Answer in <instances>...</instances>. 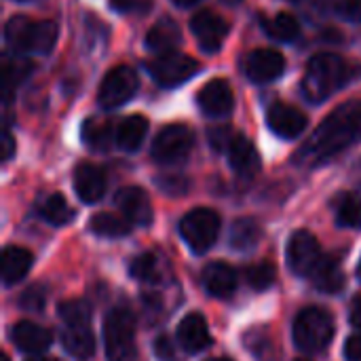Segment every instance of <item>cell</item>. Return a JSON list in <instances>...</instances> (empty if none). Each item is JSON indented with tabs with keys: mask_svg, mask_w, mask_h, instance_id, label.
Returning <instances> with one entry per match:
<instances>
[{
	"mask_svg": "<svg viewBox=\"0 0 361 361\" xmlns=\"http://www.w3.org/2000/svg\"><path fill=\"white\" fill-rule=\"evenodd\" d=\"M357 142H361V99H351L338 106L313 131V135L294 154V161L302 167H315Z\"/></svg>",
	"mask_w": 361,
	"mask_h": 361,
	"instance_id": "6da1fadb",
	"label": "cell"
},
{
	"mask_svg": "<svg viewBox=\"0 0 361 361\" xmlns=\"http://www.w3.org/2000/svg\"><path fill=\"white\" fill-rule=\"evenodd\" d=\"M349 76L351 68L341 55L319 53L307 66V72L302 76V93L313 104H319L334 95L349 80Z\"/></svg>",
	"mask_w": 361,
	"mask_h": 361,
	"instance_id": "7a4b0ae2",
	"label": "cell"
},
{
	"mask_svg": "<svg viewBox=\"0 0 361 361\" xmlns=\"http://www.w3.org/2000/svg\"><path fill=\"white\" fill-rule=\"evenodd\" d=\"M4 40L15 53H49L57 40V25L53 21H32L25 15H15L6 21Z\"/></svg>",
	"mask_w": 361,
	"mask_h": 361,
	"instance_id": "3957f363",
	"label": "cell"
},
{
	"mask_svg": "<svg viewBox=\"0 0 361 361\" xmlns=\"http://www.w3.org/2000/svg\"><path fill=\"white\" fill-rule=\"evenodd\" d=\"M334 336V322L326 309L309 307L294 322V343L305 353H322Z\"/></svg>",
	"mask_w": 361,
	"mask_h": 361,
	"instance_id": "277c9868",
	"label": "cell"
},
{
	"mask_svg": "<svg viewBox=\"0 0 361 361\" xmlns=\"http://www.w3.org/2000/svg\"><path fill=\"white\" fill-rule=\"evenodd\" d=\"M104 345L110 361L135 357V319L127 309H112L104 326Z\"/></svg>",
	"mask_w": 361,
	"mask_h": 361,
	"instance_id": "5b68a950",
	"label": "cell"
},
{
	"mask_svg": "<svg viewBox=\"0 0 361 361\" xmlns=\"http://www.w3.org/2000/svg\"><path fill=\"white\" fill-rule=\"evenodd\" d=\"M180 233L184 237V241L188 243V247L197 254L207 252L220 233V216L209 209V207H197L190 214L184 216L182 224H180Z\"/></svg>",
	"mask_w": 361,
	"mask_h": 361,
	"instance_id": "8992f818",
	"label": "cell"
},
{
	"mask_svg": "<svg viewBox=\"0 0 361 361\" xmlns=\"http://www.w3.org/2000/svg\"><path fill=\"white\" fill-rule=\"evenodd\" d=\"M195 146V135L190 131V127L182 125V123H176V125H169L165 129H161V133L154 137L152 142V159L157 163H180L184 161L190 150Z\"/></svg>",
	"mask_w": 361,
	"mask_h": 361,
	"instance_id": "52a82bcc",
	"label": "cell"
},
{
	"mask_svg": "<svg viewBox=\"0 0 361 361\" xmlns=\"http://www.w3.org/2000/svg\"><path fill=\"white\" fill-rule=\"evenodd\" d=\"M199 70H201V66L197 59L182 55L178 51L159 55L157 59H152L148 63V72L163 87H178V85L186 82L188 78H192Z\"/></svg>",
	"mask_w": 361,
	"mask_h": 361,
	"instance_id": "ba28073f",
	"label": "cell"
},
{
	"mask_svg": "<svg viewBox=\"0 0 361 361\" xmlns=\"http://www.w3.org/2000/svg\"><path fill=\"white\" fill-rule=\"evenodd\" d=\"M135 91H137V74H135V70L129 68V66H116L104 76V80L99 85L97 99H99L102 108L114 110V108L127 104L133 97Z\"/></svg>",
	"mask_w": 361,
	"mask_h": 361,
	"instance_id": "9c48e42d",
	"label": "cell"
},
{
	"mask_svg": "<svg viewBox=\"0 0 361 361\" xmlns=\"http://www.w3.org/2000/svg\"><path fill=\"white\" fill-rule=\"evenodd\" d=\"M243 70L254 82H271L286 72V57L277 49H254L245 55Z\"/></svg>",
	"mask_w": 361,
	"mask_h": 361,
	"instance_id": "30bf717a",
	"label": "cell"
},
{
	"mask_svg": "<svg viewBox=\"0 0 361 361\" xmlns=\"http://www.w3.org/2000/svg\"><path fill=\"white\" fill-rule=\"evenodd\" d=\"M190 30H192L197 42L201 44V49H205L209 53L218 51L228 36V23L224 21V17H220L216 11H209V8L199 11L192 17Z\"/></svg>",
	"mask_w": 361,
	"mask_h": 361,
	"instance_id": "8fae6325",
	"label": "cell"
},
{
	"mask_svg": "<svg viewBox=\"0 0 361 361\" xmlns=\"http://www.w3.org/2000/svg\"><path fill=\"white\" fill-rule=\"evenodd\" d=\"M322 256L324 254H322V247H319V241L315 239V235H311L309 231H298L292 235V239L288 243V262L294 273L311 275V271L322 260Z\"/></svg>",
	"mask_w": 361,
	"mask_h": 361,
	"instance_id": "7c38bea8",
	"label": "cell"
},
{
	"mask_svg": "<svg viewBox=\"0 0 361 361\" xmlns=\"http://www.w3.org/2000/svg\"><path fill=\"white\" fill-rule=\"evenodd\" d=\"M199 106L207 116H228L235 108V95L231 85L224 78H214L209 80L201 91H199Z\"/></svg>",
	"mask_w": 361,
	"mask_h": 361,
	"instance_id": "4fadbf2b",
	"label": "cell"
},
{
	"mask_svg": "<svg viewBox=\"0 0 361 361\" xmlns=\"http://www.w3.org/2000/svg\"><path fill=\"white\" fill-rule=\"evenodd\" d=\"M114 203L129 222L137 226H148L152 222V205H150L148 195L142 188L137 186L121 188L114 197Z\"/></svg>",
	"mask_w": 361,
	"mask_h": 361,
	"instance_id": "5bb4252c",
	"label": "cell"
},
{
	"mask_svg": "<svg viewBox=\"0 0 361 361\" xmlns=\"http://www.w3.org/2000/svg\"><path fill=\"white\" fill-rule=\"evenodd\" d=\"M267 123H269L271 131L277 133L279 137L294 140V137H298L307 129L309 121H307L305 112L298 110L296 106L275 104V106H271V110L267 114Z\"/></svg>",
	"mask_w": 361,
	"mask_h": 361,
	"instance_id": "9a60e30c",
	"label": "cell"
},
{
	"mask_svg": "<svg viewBox=\"0 0 361 361\" xmlns=\"http://www.w3.org/2000/svg\"><path fill=\"white\" fill-rule=\"evenodd\" d=\"M74 190L80 201L97 203L106 192V176L91 163H80L74 169Z\"/></svg>",
	"mask_w": 361,
	"mask_h": 361,
	"instance_id": "2e32d148",
	"label": "cell"
},
{
	"mask_svg": "<svg viewBox=\"0 0 361 361\" xmlns=\"http://www.w3.org/2000/svg\"><path fill=\"white\" fill-rule=\"evenodd\" d=\"M11 338H13V345L23 351V353H42L44 349H49L53 336L47 328L38 326V324H32V322H19L13 326L11 330Z\"/></svg>",
	"mask_w": 361,
	"mask_h": 361,
	"instance_id": "e0dca14e",
	"label": "cell"
},
{
	"mask_svg": "<svg viewBox=\"0 0 361 361\" xmlns=\"http://www.w3.org/2000/svg\"><path fill=\"white\" fill-rule=\"evenodd\" d=\"M178 341H180L182 349L188 353L205 351L212 345V336H209V328H207L205 319L199 313L186 315L178 328Z\"/></svg>",
	"mask_w": 361,
	"mask_h": 361,
	"instance_id": "ac0fdd59",
	"label": "cell"
},
{
	"mask_svg": "<svg viewBox=\"0 0 361 361\" xmlns=\"http://www.w3.org/2000/svg\"><path fill=\"white\" fill-rule=\"evenodd\" d=\"M311 283L326 294H338L345 288V273L334 256H322V260L311 271Z\"/></svg>",
	"mask_w": 361,
	"mask_h": 361,
	"instance_id": "d6986e66",
	"label": "cell"
},
{
	"mask_svg": "<svg viewBox=\"0 0 361 361\" xmlns=\"http://www.w3.org/2000/svg\"><path fill=\"white\" fill-rule=\"evenodd\" d=\"M203 286L216 298H231L237 290V273L224 262H212L203 271Z\"/></svg>",
	"mask_w": 361,
	"mask_h": 361,
	"instance_id": "ffe728a7",
	"label": "cell"
},
{
	"mask_svg": "<svg viewBox=\"0 0 361 361\" xmlns=\"http://www.w3.org/2000/svg\"><path fill=\"white\" fill-rule=\"evenodd\" d=\"M180 42H182V30L173 19L157 21L146 34V47L161 55L173 53L176 47H180Z\"/></svg>",
	"mask_w": 361,
	"mask_h": 361,
	"instance_id": "44dd1931",
	"label": "cell"
},
{
	"mask_svg": "<svg viewBox=\"0 0 361 361\" xmlns=\"http://www.w3.org/2000/svg\"><path fill=\"white\" fill-rule=\"evenodd\" d=\"M228 161H231V167L239 173V176H254L260 167V159H258V152L254 148V144L237 133L235 140L231 142L228 146Z\"/></svg>",
	"mask_w": 361,
	"mask_h": 361,
	"instance_id": "7402d4cb",
	"label": "cell"
},
{
	"mask_svg": "<svg viewBox=\"0 0 361 361\" xmlns=\"http://www.w3.org/2000/svg\"><path fill=\"white\" fill-rule=\"evenodd\" d=\"M32 254L25 247H17L11 245L2 252V281L6 286H13L17 281H21L27 271L32 269Z\"/></svg>",
	"mask_w": 361,
	"mask_h": 361,
	"instance_id": "603a6c76",
	"label": "cell"
},
{
	"mask_svg": "<svg viewBox=\"0 0 361 361\" xmlns=\"http://www.w3.org/2000/svg\"><path fill=\"white\" fill-rule=\"evenodd\" d=\"M146 133H148V121H146V116H142V114H131V116H127V118L118 125L114 140H116V144H118L121 150H125V152H135V150L142 146Z\"/></svg>",
	"mask_w": 361,
	"mask_h": 361,
	"instance_id": "cb8c5ba5",
	"label": "cell"
},
{
	"mask_svg": "<svg viewBox=\"0 0 361 361\" xmlns=\"http://www.w3.org/2000/svg\"><path fill=\"white\" fill-rule=\"evenodd\" d=\"M61 343H63V349L72 357H78V360H87L95 351V338H93V332H91L89 326L66 328L63 334H61Z\"/></svg>",
	"mask_w": 361,
	"mask_h": 361,
	"instance_id": "d4e9b609",
	"label": "cell"
},
{
	"mask_svg": "<svg viewBox=\"0 0 361 361\" xmlns=\"http://www.w3.org/2000/svg\"><path fill=\"white\" fill-rule=\"evenodd\" d=\"M82 142L95 150V152H106L112 146V125L106 118L91 116L82 123Z\"/></svg>",
	"mask_w": 361,
	"mask_h": 361,
	"instance_id": "484cf974",
	"label": "cell"
},
{
	"mask_svg": "<svg viewBox=\"0 0 361 361\" xmlns=\"http://www.w3.org/2000/svg\"><path fill=\"white\" fill-rule=\"evenodd\" d=\"M262 228L254 218H239L231 228V245L239 252H250L260 243Z\"/></svg>",
	"mask_w": 361,
	"mask_h": 361,
	"instance_id": "4316f807",
	"label": "cell"
},
{
	"mask_svg": "<svg viewBox=\"0 0 361 361\" xmlns=\"http://www.w3.org/2000/svg\"><path fill=\"white\" fill-rule=\"evenodd\" d=\"M129 273L133 279L144 281V283H161L165 279L163 262L154 254H142V256L133 258Z\"/></svg>",
	"mask_w": 361,
	"mask_h": 361,
	"instance_id": "83f0119b",
	"label": "cell"
},
{
	"mask_svg": "<svg viewBox=\"0 0 361 361\" xmlns=\"http://www.w3.org/2000/svg\"><path fill=\"white\" fill-rule=\"evenodd\" d=\"M38 214L53 226H61L68 224L74 218V212L70 209V205L66 203V199L61 195H49L38 203Z\"/></svg>",
	"mask_w": 361,
	"mask_h": 361,
	"instance_id": "f1b7e54d",
	"label": "cell"
},
{
	"mask_svg": "<svg viewBox=\"0 0 361 361\" xmlns=\"http://www.w3.org/2000/svg\"><path fill=\"white\" fill-rule=\"evenodd\" d=\"M264 27H267L269 36H273L275 40H281V42H290V40H294L300 34L298 19L292 13H286V11L277 13L273 19L264 21Z\"/></svg>",
	"mask_w": 361,
	"mask_h": 361,
	"instance_id": "f546056e",
	"label": "cell"
},
{
	"mask_svg": "<svg viewBox=\"0 0 361 361\" xmlns=\"http://www.w3.org/2000/svg\"><path fill=\"white\" fill-rule=\"evenodd\" d=\"M91 231L99 237L116 239V237H125L131 231V226L127 220H123L114 214H97L91 218Z\"/></svg>",
	"mask_w": 361,
	"mask_h": 361,
	"instance_id": "4dcf8cb0",
	"label": "cell"
},
{
	"mask_svg": "<svg viewBox=\"0 0 361 361\" xmlns=\"http://www.w3.org/2000/svg\"><path fill=\"white\" fill-rule=\"evenodd\" d=\"M59 317L66 324V328H82L89 326L91 309L85 300H68L59 305Z\"/></svg>",
	"mask_w": 361,
	"mask_h": 361,
	"instance_id": "1f68e13d",
	"label": "cell"
},
{
	"mask_svg": "<svg viewBox=\"0 0 361 361\" xmlns=\"http://www.w3.org/2000/svg\"><path fill=\"white\" fill-rule=\"evenodd\" d=\"M245 347L252 355H256L260 361H273L277 351L273 338L264 330H250L245 334Z\"/></svg>",
	"mask_w": 361,
	"mask_h": 361,
	"instance_id": "d6a6232c",
	"label": "cell"
},
{
	"mask_svg": "<svg viewBox=\"0 0 361 361\" xmlns=\"http://www.w3.org/2000/svg\"><path fill=\"white\" fill-rule=\"evenodd\" d=\"M336 222L345 228H361V201L353 195H345L338 203Z\"/></svg>",
	"mask_w": 361,
	"mask_h": 361,
	"instance_id": "836d02e7",
	"label": "cell"
},
{
	"mask_svg": "<svg viewBox=\"0 0 361 361\" xmlns=\"http://www.w3.org/2000/svg\"><path fill=\"white\" fill-rule=\"evenodd\" d=\"M275 277H277V269H275V264H271L267 260L245 269V279H247V283L254 290H267V288H271L275 283Z\"/></svg>",
	"mask_w": 361,
	"mask_h": 361,
	"instance_id": "e575fe53",
	"label": "cell"
},
{
	"mask_svg": "<svg viewBox=\"0 0 361 361\" xmlns=\"http://www.w3.org/2000/svg\"><path fill=\"white\" fill-rule=\"evenodd\" d=\"M32 61L27 59H4V82H6V89H13L17 87L21 80L27 78V74L32 72Z\"/></svg>",
	"mask_w": 361,
	"mask_h": 361,
	"instance_id": "d590c367",
	"label": "cell"
},
{
	"mask_svg": "<svg viewBox=\"0 0 361 361\" xmlns=\"http://www.w3.org/2000/svg\"><path fill=\"white\" fill-rule=\"evenodd\" d=\"M44 288L42 286H30L23 294H21V300H19V305H21V309H25V311H42V307H44Z\"/></svg>",
	"mask_w": 361,
	"mask_h": 361,
	"instance_id": "8d00e7d4",
	"label": "cell"
},
{
	"mask_svg": "<svg viewBox=\"0 0 361 361\" xmlns=\"http://www.w3.org/2000/svg\"><path fill=\"white\" fill-rule=\"evenodd\" d=\"M332 8L349 19V21H361V0H330Z\"/></svg>",
	"mask_w": 361,
	"mask_h": 361,
	"instance_id": "74e56055",
	"label": "cell"
},
{
	"mask_svg": "<svg viewBox=\"0 0 361 361\" xmlns=\"http://www.w3.org/2000/svg\"><path fill=\"white\" fill-rule=\"evenodd\" d=\"M235 135L237 133H233L231 127H214V129H209V144L218 152L220 150H228V146L235 140Z\"/></svg>",
	"mask_w": 361,
	"mask_h": 361,
	"instance_id": "f35d334b",
	"label": "cell"
},
{
	"mask_svg": "<svg viewBox=\"0 0 361 361\" xmlns=\"http://www.w3.org/2000/svg\"><path fill=\"white\" fill-rule=\"evenodd\" d=\"M159 186L167 195H182L188 188V180L182 176H163L159 178Z\"/></svg>",
	"mask_w": 361,
	"mask_h": 361,
	"instance_id": "ab89813d",
	"label": "cell"
},
{
	"mask_svg": "<svg viewBox=\"0 0 361 361\" xmlns=\"http://www.w3.org/2000/svg\"><path fill=\"white\" fill-rule=\"evenodd\" d=\"M345 355L349 361H361V334L351 336L345 345Z\"/></svg>",
	"mask_w": 361,
	"mask_h": 361,
	"instance_id": "60d3db41",
	"label": "cell"
},
{
	"mask_svg": "<svg viewBox=\"0 0 361 361\" xmlns=\"http://www.w3.org/2000/svg\"><path fill=\"white\" fill-rule=\"evenodd\" d=\"M154 349H157V355L163 361L173 360V347H171L169 338H159L157 345H154Z\"/></svg>",
	"mask_w": 361,
	"mask_h": 361,
	"instance_id": "b9f144b4",
	"label": "cell"
},
{
	"mask_svg": "<svg viewBox=\"0 0 361 361\" xmlns=\"http://www.w3.org/2000/svg\"><path fill=\"white\" fill-rule=\"evenodd\" d=\"M15 152V142H13V135L8 131L2 133V159L8 161Z\"/></svg>",
	"mask_w": 361,
	"mask_h": 361,
	"instance_id": "7bdbcfd3",
	"label": "cell"
},
{
	"mask_svg": "<svg viewBox=\"0 0 361 361\" xmlns=\"http://www.w3.org/2000/svg\"><path fill=\"white\" fill-rule=\"evenodd\" d=\"M351 324H353V328H357L361 332V296L355 298L351 305Z\"/></svg>",
	"mask_w": 361,
	"mask_h": 361,
	"instance_id": "ee69618b",
	"label": "cell"
},
{
	"mask_svg": "<svg viewBox=\"0 0 361 361\" xmlns=\"http://www.w3.org/2000/svg\"><path fill=\"white\" fill-rule=\"evenodd\" d=\"M110 4L116 11H131V8H135L137 0H110Z\"/></svg>",
	"mask_w": 361,
	"mask_h": 361,
	"instance_id": "f6af8a7d",
	"label": "cell"
},
{
	"mask_svg": "<svg viewBox=\"0 0 361 361\" xmlns=\"http://www.w3.org/2000/svg\"><path fill=\"white\" fill-rule=\"evenodd\" d=\"M178 6H182V8H186V6H192V4H197L199 0H173Z\"/></svg>",
	"mask_w": 361,
	"mask_h": 361,
	"instance_id": "bcb514c9",
	"label": "cell"
},
{
	"mask_svg": "<svg viewBox=\"0 0 361 361\" xmlns=\"http://www.w3.org/2000/svg\"><path fill=\"white\" fill-rule=\"evenodd\" d=\"M27 361H57V360H53V357H38V355H34V357H30Z\"/></svg>",
	"mask_w": 361,
	"mask_h": 361,
	"instance_id": "7dc6e473",
	"label": "cell"
},
{
	"mask_svg": "<svg viewBox=\"0 0 361 361\" xmlns=\"http://www.w3.org/2000/svg\"><path fill=\"white\" fill-rule=\"evenodd\" d=\"M224 4H228V6H237V4H241L243 0H222Z\"/></svg>",
	"mask_w": 361,
	"mask_h": 361,
	"instance_id": "c3c4849f",
	"label": "cell"
},
{
	"mask_svg": "<svg viewBox=\"0 0 361 361\" xmlns=\"http://www.w3.org/2000/svg\"><path fill=\"white\" fill-rule=\"evenodd\" d=\"M207 361H231V360H226V357H216V360H207Z\"/></svg>",
	"mask_w": 361,
	"mask_h": 361,
	"instance_id": "681fc988",
	"label": "cell"
},
{
	"mask_svg": "<svg viewBox=\"0 0 361 361\" xmlns=\"http://www.w3.org/2000/svg\"><path fill=\"white\" fill-rule=\"evenodd\" d=\"M357 275H360V279H361V262H360V269H357Z\"/></svg>",
	"mask_w": 361,
	"mask_h": 361,
	"instance_id": "f907efd6",
	"label": "cell"
},
{
	"mask_svg": "<svg viewBox=\"0 0 361 361\" xmlns=\"http://www.w3.org/2000/svg\"><path fill=\"white\" fill-rule=\"evenodd\" d=\"M296 361H309V360H296Z\"/></svg>",
	"mask_w": 361,
	"mask_h": 361,
	"instance_id": "816d5d0a",
	"label": "cell"
},
{
	"mask_svg": "<svg viewBox=\"0 0 361 361\" xmlns=\"http://www.w3.org/2000/svg\"><path fill=\"white\" fill-rule=\"evenodd\" d=\"M292 2H298V0H292Z\"/></svg>",
	"mask_w": 361,
	"mask_h": 361,
	"instance_id": "f5cc1de1",
	"label": "cell"
}]
</instances>
